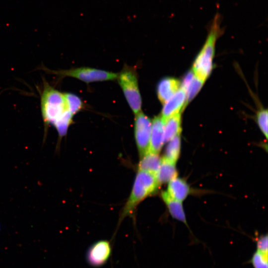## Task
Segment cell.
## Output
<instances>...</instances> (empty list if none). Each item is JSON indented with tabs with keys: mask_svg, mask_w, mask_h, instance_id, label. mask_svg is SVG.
<instances>
[{
	"mask_svg": "<svg viewBox=\"0 0 268 268\" xmlns=\"http://www.w3.org/2000/svg\"><path fill=\"white\" fill-rule=\"evenodd\" d=\"M68 110L73 116L79 111L82 107V102L79 97L70 93H64Z\"/></svg>",
	"mask_w": 268,
	"mask_h": 268,
	"instance_id": "17",
	"label": "cell"
},
{
	"mask_svg": "<svg viewBox=\"0 0 268 268\" xmlns=\"http://www.w3.org/2000/svg\"><path fill=\"white\" fill-rule=\"evenodd\" d=\"M151 125L149 118L142 112L135 115V138L140 158L149 151Z\"/></svg>",
	"mask_w": 268,
	"mask_h": 268,
	"instance_id": "6",
	"label": "cell"
},
{
	"mask_svg": "<svg viewBox=\"0 0 268 268\" xmlns=\"http://www.w3.org/2000/svg\"><path fill=\"white\" fill-rule=\"evenodd\" d=\"M223 32L221 27V17L217 13L209 27L205 42L193 66V72L195 76L203 81L207 78L212 71L215 44Z\"/></svg>",
	"mask_w": 268,
	"mask_h": 268,
	"instance_id": "2",
	"label": "cell"
},
{
	"mask_svg": "<svg viewBox=\"0 0 268 268\" xmlns=\"http://www.w3.org/2000/svg\"><path fill=\"white\" fill-rule=\"evenodd\" d=\"M186 99V92L181 88L165 103L161 114V117L165 122L169 117L180 112L181 109L184 106Z\"/></svg>",
	"mask_w": 268,
	"mask_h": 268,
	"instance_id": "9",
	"label": "cell"
},
{
	"mask_svg": "<svg viewBox=\"0 0 268 268\" xmlns=\"http://www.w3.org/2000/svg\"><path fill=\"white\" fill-rule=\"evenodd\" d=\"M204 81L194 76L186 91V104L192 100L199 92Z\"/></svg>",
	"mask_w": 268,
	"mask_h": 268,
	"instance_id": "19",
	"label": "cell"
},
{
	"mask_svg": "<svg viewBox=\"0 0 268 268\" xmlns=\"http://www.w3.org/2000/svg\"><path fill=\"white\" fill-rule=\"evenodd\" d=\"M165 122L161 116L155 117L151 125L150 145L148 152H160L164 141V131Z\"/></svg>",
	"mask_w": 268,
	"mask_h": 268,
	"instance_id": "8",
	"label": "cell"
},
{
	"mask_svg": "<svg viewBox=\"0 0 268 268\" xmlns=\"http://www.w3.org/2000/svg\"><path fill=\"white\" fill-rule=\"evenodd\" d=\"M180 85L178 80L172 77L162 79L158 84L157 93L158 99L165 103L178 90Z\"/></svg>",
	"mask_w": 268,
	"mask_h": 268,
	"instance_id": "10",
	"label": "cell"
},
{
	"mask_svg": "<svg viewBox=\"0 0 268 268\" xmlns=\"http://www.w3.org/2000/svg\"><path fill=\"white\" fill-rule=\"evenodd\" d=\"M159 186L154 175L138 170L130 196L122 211L120 221L128 216H132L138 204L157 191Z\"/></svg>",
	"mask_w": 268,
	"mask_h": 268,
	"instance_id": "3",
	"label": "cell"
},
{
	"mask_svg": "<svg viewBox=\"0 0 268 268\" xmlns=\"http://www.w3.org/2000/svg\"><path fill=\"white\" fill-rule=\"evenodd\" d=\"M38 69L42 70L49 74L60 77L69 76L77 78L86 82L97 81L114 80L118 78V73L88 67H80L66 70H52L41 65Z\"/></svg>",
	"mask_w": 268,
	"mask_h": 268,
	"instance_id": "4",
	"label": "cell"
},
{
	"mask_svg": "<svg viewBox=\"0 0 268 268\" xmlns=\"http://www.w3.org/2000/svg\"><path fill=\"white\" fill-rule=\"evenodd\" d=\"M180 151L181 138L180 134L176 135L169 141L163 158L176 164L179 157Z\"/></svg>",
	"mask_w": 268,
	"mask_h": 268,
	"instance_id": "16",
	"label": "cell"
},
{
	"mask_svg": "<svg viewBox=\"0 0 268 268\" xmlns=\"http://www.w3.org/2000/svg\"><path fill=\"white\" fill-rule=\"evenodd\" d=\"M180 112L169 117L165 122L164 131V141L167 142L181 132Z\"/></svg>",
	"mask_w": 268,
	"mask_h": 268,
	"instance_id": "15",
	"label": "cell"
},
{
	"mask_svg": "<svg viewBox=\"0 0 268 268\" xmlns=\"http://www.w3.org/2000/svg\"><path fill=\"white\" fill-rule=\"evenodd\" d=\"M155 176L160 185L161 184L168 183L177 177L176 164L163 158L160 167Z\"/></svg>",
	"mask_w": 268,
	"mask_h": 268,
	"instance_id": "14",
	"label": "cell"
},
{
	"mask_svg": "<svg viewBox=\"0 0 268 268\" xmlns=\"http://www.w3.org/2000/svg\"><path fill=\"white\" fill-rule=\"evenodd\" d=\"M168 183L167 192L171 197L182 202L187 198L190 190L184 180L176 177Z\"/></svg>",
	"mask_w": 268,
	"mask_h": 268,
	"instance_id": "11",
	"label": "cell"
},
{
	"mask_svg": "<svg viewBox=\"0 0 268 268\" xmlns=\"http://www.w3.org/2000/svg\"><path fill=\"white\" fill-rule=\"evenodd\" d=\"M112 253V246L108 241H98L91 245L85 255L88 265L93 268L101 267L108 262Z\"/></svg>",
	"mask_w": 268,
	"mask_h": 268,
	"instance_id": "7",
	"label": "cell"
},
{
	"mask_svg": "<svg viewBox=\"0 0 268 268\" xmlns=\"http://www.w3.org/2000/svg\"><path fill=\"white\" fill-rule=\"evenodd\" d=\"M248 262L253 268H268V254L256 250Z\"/></svg>",
	"mask_w": 268,
	"mask_h": 268,
	"instance_id": "18",
	"label": "cell"
},
{
	"mask_svg": "<svg viewBox=\"0 0 268 268\" xmlns=\"http://www.w3.org/2000/svg\"><path fill=\"white\" fill-rule=\"evenodd\" d=\"M140 158L138 170L155 175L162 162V159L159 154L148 152Z\"/></svg>",
	"mask_w": 268,
	"mask_h": 268,
	"instance_id": "13",
	"label": "cell"
},
{
	"mask_svg": "<svg viewBox=\"0 0 268 268\" xmlns=\"http://www.w3.org/2000/svg\"><path fill=\"white\" fill-rule=\"evenodd\" d=\"M161 196L171 216L187 225L186 215L182 201L171 197L166 191L162 192Z\"/></svg>",
	"mask_w": 268,
	"mask_h": 268,
	"instance_id": "12",
	"label": "cell"
},
{
	"mask_svg": "<svg viewBox=\"0 0 268 268\" xmlns=\"http://www.w3.org/2000/svg\"><path fill=\"white\" fill-rule=\"evenodd\" d=\"M194 76L195 75L193 71L188 72L185 76L181 84V88H183L186 91V92L189 84L194 77Z\"/></svg>",
	"mask_w": 268,
	"mask_h": 268,
	"instance_id": "22",
	"label": "cell"
},
{
	"mask_svg": "<svg viewBox=\"0 0 268 268\" xmlns=\"http://www.w3.org/2000/svg\"><path fill=\"white\" fill-rule=\"evenodd\" d=\"M256 250L268 254V235H263L256 239Z\"/></svg>",
	"mask_w": 268,
	"mask_h": 268,
	"instance_id": "21",
	"label": "cell"
},
{
	"mask_svg": "<svg viewBox=\"0 0 268 268\" xmlns=\"http://www.w3.org/2000/svg\"><path fill=\"white\" fill-rule=\"evenodd\" d=\"M40 107L44 124V143L50 126H53L68 110L64 93L54 88L44 78H43V87L40 92Z\"/></svg>",
	"mask_w": 268,
	"mask_h": 268,
	"instance_id": "1",
	"label": "cell"
},
{
	"mask_svg": "<svg viewBox=\"0 0 268 268\" xmlns=\"http://www.w3.org/2000/svg\"></svg>",
	"mask_w": 268,
	"mask_h": 268,
	"instance_id": "23",
	"label": "cell"
},
{
	"mask_svg": "<svg viewBox=\"0 0 268 268\" xmlns=\"http://www.w3.org/2000/svg\"><path fill=\"white\" fill-rule=\"evenodd\" d=\"M117 79L130 107L134 114H137L141 111V99L135 70L131 67H125Z\"/></svg>",
	"mask_w": 268,
	"mask_h": 268,
	"instance_id": "5",
	"label": "cell"
},
{
	"mask_svg": "<svg viewBox=\"0 0 268 268\" xmlns=\"http://www.w3.org/2000/svg\"><path fill=\"white\" fill-rule=\"evenodd\" d=\"M257 120L258 125L265 135L268 138V111L262 109L259 111L257 116Z\"/></svg>",
	"mask_w": 268,
	"mask_h": 268,
	"instance_id": "20",
	"label": "cell"
}]
</instances>
